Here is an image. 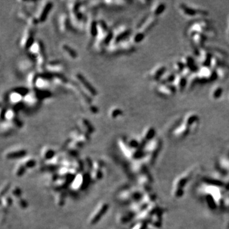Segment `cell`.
I'll list each match as a JSON object with an SVG mask.
<instances>
[{
    "instance_id": "db71d44e",
    "label": "cell",
    "mask_w": 229,
    "mask_h": 229,
    "mask_svg": "<svg viewBox=\"0 0 229 229\" xmlns=\"http://www.w3.org/2000/svg\"><path fill=\"white\" fill-rule=\"evenodd\" d=\"M223 88L221 87H216L213 91L212 92V97L214 99H218L221 97V96L223 94Z\"/></svg>"
},
{
    "instance_id": "c3c4849f",
    "label": "cell",
    "mask_w": 229,
    "mask_h": 229,
    "mask_svg": "<svg viewBox=\"0 0 229 229\" xmlns=\"http://www.w3.org/2000/svg\"><path fill=\"white\" fill-rule=\"evenodd\" d=\"M17 16L21 20L27 22V21L31 17V15L29 13V10H28L26 8H22V9L19 10L17 13Z\"/></svg>"
},
{
    "instance_id": "8d00e7d4",
    "label": "cell",
    "mask_w": 229,
    "mask_h": 229,
    "mask_svg": "<svg viewBox=\"0 0 229 229\" xmlns=\"http://www.w3.org/2000/svg\"><path fill=\"white\" fill-rule=\"evenodd\" d=\"M122 53H130L135 51L134 45L130 42L129 38L119 42Z\"/></svg>"
},
{
    "instance_id": "30bf717a",
    "label": "cell",
    "mask_w": 229,
    "mask_h": 229,
    "mask_svg": "<svg viewBox=\"0 0 229 229\" xmlns=\"http://www.w3.org/2000/svg\"><path fill=\"white\" fill-rule=\"evenodd\" d=\"M85 29H86L87 35L94 40L98 33V21L91 17H87Z\"/></svg>"
},
{
    "instance_id": "44dd1931",
    "label": "cell",
    "mask_w": 229,
    "mask_h": 229,
    "mask_svg": "<svg viewBox=\"0 0 229 229\" xmlns=\"http://www.w3.org/2000/svg\"><path fill=\"white\" fill-rule=\"evenodd\" d=\"M72 180L73 179L59 177L52 186L53 190L54 191L66 190V188L69 186V185L71 183Z\"/></svg>"
},
{
    "instance_id": "f35d334b",
    "label": "cell",
    "mask_w": 229,
    "mask_h": 229,
    "mask_svg": "<svg viewBox=\"0 0 229 229\" xmlns=\"http://www.w3.org/2000/svg\"><path fill=\"white\" fill-rule=\"evenodd\" d=\"M104 172L103 170L99 169H92L89 173L90 178H91L92 183H96L100 181L103 178Z\"/></svg>"
},
{
    "instance_id": "7402d4cb",
    "label": "cell",
    "mask_w": 229,
    "mask_h": 229,
    "mask_svg": "<svg viewBox=\"0 0 229 229\" xmlns=\"http://www.w3.org/2000/svg\"><path fill=\"white\" fill-rule=\"evenodd\" d=\"M39 102L40 101L38 99V97L36 96L35 92L32 91H30V92L28 94H27L24 97L23 99L24 104L29 106L30 108L37 107Z\"/></svg>"
},
{
    "instance_id": "d4e9b609",
    "label": "cell",
    "mask_w": 229,
    "mask_h": 229,
    "mask_svg": "<svg viewBox=\"0 0 229 229\" xmlns=\"http://www.w3.org/2000/svg\"><path fill=\"white\" fill-rule=\"evenodd\" d=\"M176 88L172 84H160L158 87V91L160 94L166 96H171L176 92Z\"/></svg>"
},
{
    "instance_id": "b9f144b4",
    "label": "cell",
    "mask_w": 229,
    "mask_h": 229,
    "mask_svg": "<svg viewBox=\"0 0 229 229\" xmlns=\"http://www.w3.org/2000/svg\"><path fill=\"white\" fill-rule=\"evenodd\" d=\"M26 171L27 169L26 168V167L24 166L20 161H19L16 163V165L13 169V175L17 178L22 177V176L25 175Z\"/></svg>"
},
{
    "instance_id": "bcb514c9",
    "label": "cell",
    "mask_w": 229,
    "mask_h": 229,
    "mask_svg": "<svg viewBox=\"0 0 229 229\" xmlns=\"http://www.w3.org/2000/svg\"><path fill=\"white\" fill-rule=\"evenodd\" d=\"M13 201H14V202L15 203L16 205H17V206L18 208H19L20 209H26L28 208V207L29 206V203H28V201L25 198L23 197V196H22V197H21L19 198L15 199Z\"/></svg>"
},
{
    "instance_id": "7a4b0ae2",
    "label": "cell",
    "mask_w": 229,
    "mask_h": 229,
    "mask_svg": "<svg viewBox=\"0 0 229 229\" xmlns=\"http://www.w3.org/2000/svg\"><path fill=\"white\" fill-rule=\"evenodd\" d=\"M91 183L89 173L85 171L80 172L73 178L69 185V190L79 193L87 189L90 183Z\"/></svg>"
},
{
    "instance_id": "e0dca14e",
    "label": "cell",
    "mask_w": 229,
    "mask_h": 229,
    "mask_svg": "<svg viewBox=\"0 0 229 229\" xmlns=\"http://www.w3.org/2000/svg\"><path fill=\"white\" fill-rule=\"evenodd\" d=\"M7 120L12 122L17 127H21L22 126V122L19 119L16 111L13 109L6 110L4 117L2 121Z\"/></svg>"
},
{
    "instance_id": "f1b7e54d",
    "label": "cell",
    "mask_w": 229,
    "mask_h": 229,
    "mask_svg": "<svg viewBox=\"0 0 229 229\" xmlns=\"http://www.w3.org/2000/svg\"><path fill=\"white\" fill-rule=\"evenodd\" d=\"M61 48L63 54L65 55H66V57H68L69 59H73V60L77 59V57H78L77 52L69 45L66 43H62L61 45Z\"/></svg>"
},
{
    "instance_id": "ffe728a7",
    "label": "cell",
    "mask_w": 229,
    "mask_h": 229,
    "mask_svg": "<svg viewBox=\"0 0 229 229\" xmlns=\"http://www.w3.org/2000/svg\"><path fill=\"white\" fill-rule=\"evenodd\" d=\"M15 125L12 122L3 120L1 123V134L3 136H8L12 134L16 129Z\"/></svg>"
},
{
    "instance_id": "7bdbcfd3",
    "label": "cell",
    "mask_w": 229,
    "mask_h": 229,
    "mask_svg": "<svg viewBox=\"0 0 229 229\" xmlns=\"http://www.w3.org/2000/svg\"><path fill=\"white\" fill-rule=\"evenodd\" d=\"M176 78V75L175 73H166L159 81L160 84H171L172 82H174Z\"/></svg>"
},
{
    "instance_id": "816d5d0a",
    "label": "cell",
    "mask_w": 229,
    "mask_h": 229,
    "mask_svg": "<svg viewBox=\"0 0 229 229\" xmlns=\"http://www.w3.org/2000/svg\"><path fill=\"white\" fill-rule=\"evenodd\" d=\"M13 91L19 93L21 94L22 96L24 97H25L27 94H28L30 92V89L28 87H24V86H21V87H15L13 89Z\"/></svg>"
},
{
    "instance_id": "603a6c76",
    "label": "cell",
    "mask_w": 229,
    "mask_h": 229,
    "mask_svg": "<svg viewBox=\"0 0 229 229\" xmlns=\"http://www.w3.org/2000/svg\"><path fill=\"white\" fill-rule=\"evenodd\" d=\"M54 192V199L56 205L58 207H62L66 203L67 196L68 195V190L66 189Z\"/></svg>"
},
{
    "instance_id": "ee69618b",
    "label": "cell",
    "mask_w": 229,
    "mask_h": 229,
    "mask_svg": "<svg viewBox=\"0 0 229 229\" xmlns=\"http://www.w3.org/2000/svg\"><path fill=\"white\" fill-rule=\"evenodd\" d=\"M36 96L38 97V99L41 101L44 99H47V98L51 97L52 96V93L48 91V90H45V91H42V90H37L35 89L32 91Z\"/></svg>"
},
{
    "instance_id": "ab89813d",
    "label": "cell",
    "mask_w": 229,
    "mask_h": 229,
    "mask_svg": "<svg viewBox=\"0 0 229 229\" xmlns=\"http://www.w3.org/2000/svg\"><path fill=\"white\" fill-rule=\"evenodd\" d=\"M166 4L162 2H157L155 3L152 9V12L153 15L157 17V16L161 15L162 13L164 12L166 10Z\"/></svg>"
},
{
    "instance_id": "d6986e66",
    "label": "cell",
    "mask_w": 229,
    "mask_h": 229,
    "mask_svg": "<svg viewBox=\"0 0 229 229\" xmlns=\"http://www.w3.org/2000/svg\"><path fill=\"white\" fill-rule=\"evenodd\" d=\"M46 73H43V74L39 75L38 77V79L36 80V85H35V89L37 90H42V91H45V90H48L49 87H50V81L48 80V77H47L49 75L48 74L47 75Z\"/></svg>"
},
{
    "instance_id": "5bb4252c",
    "label": "cell",
    "mask_w": 229,
    "mask_h": 229,
    "mask_svg": "<svg viewBox=\"0 0 229 229\" xmlns=\"http://www.w3.org/2000/svg\"><path fill=\"white\" fill-rule=\"evenodd\" d=\"M77 126L80 131L89 136L92 134L95 131L94 127L91 122L84 117H81L78 120Z\"/></svg>"
},
{
    "instance_id": "52a82bcc",
    "label": "cell",
    "mask_w": 229,
    "mask_h": 229,
    "mask_svg": "<svg viewBox=\"0 0 229 229\" xmlns=\"http://www.w3.org/2000/svg\"><path fill=\"white\" fill-rule=\"evenodd\" d=\"M34 30L31 29L29 27H26L24 31L22 36L20 39V47L23 50L28 51L32 45L35 43L33 36Z\"/></svg>"
},
{
    "instance_id": "8992f818",
    "label": "cell",
    "mask_w": 229,
    "mask_h": 229,
    "mask_svg": "<svg viewBox=\"0 0 229 229\" xmlns=\"http://www.w3.org/2000/svg\"><path fill=\"white\" fill-rule=\"evenodd\" d=\"M28 150L26 148L20 146H16L7 149L5 151L3 156L6 160H15L21 159L26 156Z\"/></svg>"
},
{
    "instance_id": "83f0119b",
    "label": "cell",
    "mask_w": 229,
    "mask_h": 229,
    "mask_svg": "<svg viewBox=\"0 0 229 229\" xmlns=\"http://www.w3.org/2000/svg\"><path fill=\"white\" fill-rule=\"evenodd\" d=\"M182 62L185 65L186 69H189L191 73H195V72H199V67L195 64V61L192 57L189 55L186 56L182 59Z\"/></svg>"
},
{
    "instance_id": "d6a6232c",
    "label": "cell",
    "mask_w": 229,
    "mask_h": 229,
    "mask_svg": "<svg viewBox=\"0 0 229 229\" xmlns=\"http://www.w3.org/2000/svg\"><path fill=\"white\" fill-rule=\"evenodd\" d=\"M13 199L11 197L10 194H6L3 196H2L1 199V208L2 211L6 212L8 209H10V207L13 204Z\"/></svg>"
},
{
    "instance_id": "7c38bea8",
    "label": "cell",
    "mask_w": 229,
    "mask_h": 229,
    "mask_svg": "<svg viewBox=\"0 0 229 229\" xmlns=\"http://www.w3.org/2000/svg\"><path fill=\"white\" fill-rule=\"evenodd\" d=\"M179 8L185 15H186V16H189V17H195V16L197 15L206 16L208 13V12H206V10L195 9V8L187 6L186 4L183 3L179 5Z\"/></svg>"
},
{
    "instance_id": "4fadbf2b",
    "label": "cell",
    "mask_w": 229,
    "mask_h": 229,
    "mask_svg": "<svg viewBox=\"0 0 229 229\" xmlns=\"http://www.w3.org/2000/svg\"><path fill=\"white\" fill-rule=\"evenodd\" d=\"M64 69V64L61 61L57 60L47 62L45 66L46 71L52 75L61 74Z\"/></svg>"
},
{
    "instance_id": "cb8c5ba5",
    "label": "cell",
    "mask_w": 229,
    "mask_h": 229,
    "mask_svg": "<svg viewBox=\"0 0 229 229\" xmlns=\"http://www.w3.org/2000/svg\"><path fill=\"white\" fill-rule=\"evenodd\" d=\"M57 155L55 150L50 146H45L40 150V157L44 161H47Z\"/></svg>"
},
{
    "instance_id": "5b68a950",
    "label": "cell",
    "mask_w": 229,
    "mask_h": 229,
    "mask_svg": "<svg viewBox=\"0 0 229 229\" xmlns=\"http://www.w3.org/2000/svg\"><path fill=\"white\" fill-rule=\"evenodd\" d=\"M53 7V3L50 1H43L40 2L36 9L35 17L38 22H43L47 19L48 15Z\"/></svg>"
},
{
    "instance_id": "4dcf8cb0",
    "label": "cell",
    "mask_w": 229,
    "mask_h": 229,
    "mask_svg": "<svg viewBox=\"0 0 229 229\" xmlns=\"http://www.w3.org/2000/svg\"><path fill=\"white\" fill-rule=\"evenodd\" d=\"M187 85L186 77L180 74L176 76V78L174 81V85L176 87L177 91L182 92L185 88Z\"/></svg>"
},
{
    "instance_id": "2e32d148",
    "label": "cell",
    "mask_w": 229,
    "mask_h": 229,
    "mask_svg": "<svg viewBox=\"0 0 229 229\" xmlns=\"http://www.w3.org/2000/svg\"><path fill=\"white\" fill-rule=\"evenodd\" d=\"M58 27L60 32L62 34L66 33L71 28L69 15L65 13H62L59 15L58 19Z\"/></svg>"
},
{
    "instance_id": "ac0fdd59",
    "label": "cell",
    "mask_w": 229,
    "mask_h": 229,
    "mask_svg": "<svg viewBox=\"0 0 229 229\" xmlns=\"http://www.w3.org/2000/svg\"><path fill=\"white\" fill-rule=\"evenodd\" d=\"M24 97L19 93L12 91L9 95V101L16 108V110H20L23 106Z\"/></svg>"
},
{
    "instance_id": "484cf974",
    "label": "cell",
    "mask_w": 229,
    "mask_h": 229,
    "mask_svg": "<svg viewBox=\"0 0 229 229\" xmlns=\"http://www.w3.org/2000/svg\"><path fill=\"white\" fill-rule=\"evenodd\" d=\"M34 66V63L31 59H24L19 62L18 64V69L22 73H29L32 71Z\"/></svg>"
},
{
    "instance_id": "9a60e30c",
    "label": "cell",
    "mask_w": 229,
    "mask_h": 229,
    "mask_svg": "<svg viewBox=\"0 0 229 229\" xmlns=\"http://www.w3.org/2000/svg\"><path fill=\"white\" fill-rule=\"evenodd\" d=\"M157 22V18L154 15H151L147 17L142 21L140 24V26L138 27V31H141L143 33L149 31Z\"/></svg>"
},
{
    "instance_id": "8fae6325",
    "label": "cell",
    "mask_w": 229,
    "mask_h": 229,
    "mask_svg": "<svg viewBox=\"0 0 229 229\" xmlns=\"http://www.w3.org/2000/svg\"><path fill=\"white\" fill-rule=\"evenodd\" d=\"M69 139L84 146V145L89 142L90 136L80 131L79 129H74L70 133Z\"/></svg>"
},
{
    "instance_id": "11a10c76",
    "label": "cell",
    "mask_w": 229,
    "mask_h": 229,
    "mask_svg": "<svg viewBox=\"0 0 229 229\" xmlns=\"http://www.w3.org/2000/svg\"><path fill=\"white\" fill-rule=\"evenodd\" d=\"M103 3V2H100V1H93V2H89L88 6L92 9H97L98 8H99L102 5Z\"/></svg>"
},
{
    "instance_id": "7dc6e473",
    "label": "cell",
    "mask_w": 229,
    "mask_h": 229,
    "mask_svg": "<svg viewBox=\"0 0 229 229\" xmlns=\"http://www.w3.org/2000/svg\"><path fill=\"white\" fill-rule=\"evenodd\" d=\"M123 114V111L118 107H112L109 112L110 117L113 119H117Z\"/></svg>"
},
{
    "instance_id": "1f68e13d",
    "label": "cell",
    "mask_w": 229,
    "mask_h": 229,
    "mask_svg": "<svg viewBox=\"0 0 229 229\" xmlns=\"http://www.w3.org/2000/svg\"><path fill=\"white\" fill-rule=\"evenodd\" d=\"M39 76L38 73L32 70L30 73H29L27 76V84L28 85V88L30 89V91H34L35 90V85L36 80Z\"/></svg>"
},
{
    "instance_id": "f5cc1de1",
    "label": "cell",
    "mask_w": 229,
    "mask_h": 229,
    "mask_svg": "<svg viewBox=\"0 0 229 229\" xmlns=\"http://www.w3.org/2000/svg\"><path fill=\"white\" fill-rule=\"evenodd\" d=\"M12 185L11 183L9 182H5L3 183L1 187V191H0V193H1V195L3 196L5 195L8 194L11 189Z\"/></svg>"
},
{
    "instance_id": "f546056e",
    "label": "cell",
    "mask_w": 229,
    "mask_h": 229,
    "mask_svg": "<svg viewBox=\"0 0 229 229\" xmlns=\"http://www.w3.org/2000/svg\"><path fill=\"white\" fill-rule=\"evenodd\" d=\"M106 51L111 55H117L122 54L119 42L113 41V39L106 48Z\"/></svg>"
},
{
    "instance_id": "e575fe53",
    "label": "cell",
    "mask_w": 229,
    "mask_h": 229,
    "mask_svg": "<svg viewBox=\"0 0 229 229\" xmlns=\"http://www.w3.org/2000/svg\"><path fill=\"white\" fill-rule=\"evenodd\" d=\"M167 68L165 66H160L159 67L155 68L152 72H151V77L154 80L159 81L162 77L166 74Z\"/></svg>"
},
{
    "instance_id": "4316f807",
    "label": "cell",
    "mask_w": 229,
    "mask_h": 229,
    "mask_svg": "<svg viewBox=\"0 0 229 229\" xmlns=\"http://www.w3.org/2000/svg\"><path fill=\"white\" fill-rule=\"evenodd\" d=\"M190 36L192 38L195 44L198 47L203 46L206 41V35L202 33V32L190 31Z\"/></svg>"
},
{
    "instance_id": "60d3db41",
    "label": "cell",
    "mask_w": 229,
    "mask_h": 229,
    "mask_svg": "<svg viewBox=\"0 0 229 229\" xmlns=\"http://www.w3.org/2000/svg\"><path fill=\"white\" fill-rule=\"evenodd\" d=\"M145 37V34L141 31H137L136 33L133 34V35L130 36L129 38V40L131 42L134 46L136 44H138L141 43L144 39Z\"/></svg>"
},
{
    "instance_id": "277c9868",
    "label": "cell",
    "mask_w": 229,
    "mask_h": 229,
    "mask_svg": "<svg viewBox=\"0 0 229 229\" xmlns=\"http://www.w3.org/2000/svg\"><path fill=\"white\" fill-rule=\"evenodd\" d=\"M75 81L82 89V91L90 97H92L97 95V92L92 85L89 82L86 78L80 73H77L74 76Z\"/></svg>"
},
{
    "instance_id": "f6af8a7d",
    "label": "cell",
    "mask_w": 229,
    "mask_h": 229,
    "mask_svg": "<svg viewBox=\"0 0 229 229\" xmlns=\"http://www.w3.org/2000/svg\"><path fill=\"white\" fill-rule=\"evenodd\" d=\"M9 194L11 197L14 199L19 198L22 196V190L18 185H13L11 187V189L9 192Z\"/></svg>"
},
{
    "instance_id": "9c48e42d",
    "label": "cell",
    "mask_w": 229,
    "mask_h": 229,
    "mask_svg": "<svg viewBox=\"0 0 229 229\" xmlns=\"http://www.w3.org/2000/svg\"><path fill=\"white\" fill-rule=\"evenodd\" d=\"M62 159L63 158L62 156L57 154L52 159L47 161H44L42 169L43 171H46V172H54V171L57 170L61 167Z\"/></svg>"
},
{
    "instance_id": "74e56055",
    "label": "cell",
    "mask_w": 229,
    "mask_h": 229,
    "mask_svg": "<svg viewBox=\"0 0 229 229\" xmlns=\"http://www.w3.org/2000/svg\"><path fill=\"white\" fill-rule=\"evenodd\" d=\"M212 58H213V57H212L211 53L206 51H204L201 54V63L202 67L211 68Z\"/></svg>"
},
{
    "instance_id": "3957f363",
    "label": "cell",
    "mask_w": 229,
    "mask_h": 229,
    "mask_svg": "<svg viewBox=\"0 0 229 229\" xmlns=\"http://www.w3.org/2000/svg\"><path fill=\"white\" fill-rule=\"evenodd\" d=\"M110 208L109 204L106 201H101L97 204L88 219V223L91 225L97 223L107 212Z\"/></svg>"
},
{
    "instance_id": "681fc988",
    "label": "cell",
    "mask_w": 229,
    "mask_h": 229,
    "mask_svg": "<svg viewBox=\"0 0 229 229\" xmlns=\"http://www.w3.org/2000/svg\"><path fill=\"white\" fill-rule=\"evenodd\" d=\"M199 120V117L197 114H196L195 113H191L188 114V115L185 118V123L188 126H192L193 124H195V122H197Z\"/></svg>"
},
{
    "instance_id": "6da1fadb",
    "label": "cell",
    "mask_w": 229,
    "mask_h": 229,
    "mask_svg": "<svg viewBox=\"0 0 229 229\" xmlns=\"http://www.w3.org/2000/svg\"><path fill=\"white\" fill-rule=\"evenodd\" d=\"M112 39L113 31L103 20L98 21V33L93 43L95 51L99 53L105 51Z\"/></svg>"
},
{
    "instance_id": "f907efd6",
    "label": "cell",
    "mask_w": 229,
    "mask_h": 229,
    "mask_svg": "<svg viewBox=\"0 0 229 229\" xmlns=\"http://www.w3.org/2000/svg\"><path fill=\"white\" fill-rule=\"evenodd\" d=\"M173 68H174V70L177 73H178L179 75H180V74H182V73L184 72V71L186 69V67L184 63L182 62V61H178L175 63Z\"/></svg>"
},
{
    "instance_id": "836d02e7",
    "label": "cell",
    "mask_w": 229,
    "mask_h": 229,
    "mask_svg": "<svg viewBox=\"0 0 229 229\" xmlns=\"http://www.w3.org/2000/svg\"><path fill=\"white\" fill-rule=\"evenodd\" d=\"M19 161L26 167L27 170L34 168L37 163L36 159L33 157L30 156V155H26V156L20 159Z\"/></svg>"
},
{
    "instance_id": "ba28073f",
    "label": "cell",
    "mask_w": 229,
    "mask_h": 229,
    "mask_svg": "<svg viewBox=\"0 0 229 229\" xmlns=\"http://www.w3.org/2000/svg\"><path fill=\"white\" fill-rule=\"evenodd\" d=\"M131 31L126 26H120L113 31V40L117 42L128 39L130 36Z\"/></svg>"
},
{
    "instance_id": "d590c367",
    "label": "cell",
    "mask_w": 229,
    "mask_h": 229,
    "mask_svg": "<svg viewBox=\"0 0 229 229\" xmlns=\"http://www.w3.org/2000/svg\"><path fill=\"white\" fill-rule=\"evenodd\" d=\"M28 51L31 55L36 57L38 55L43 51V47L42 43L39 41H35V43L32 45Z\"/></svg>"
}]
</instances>
